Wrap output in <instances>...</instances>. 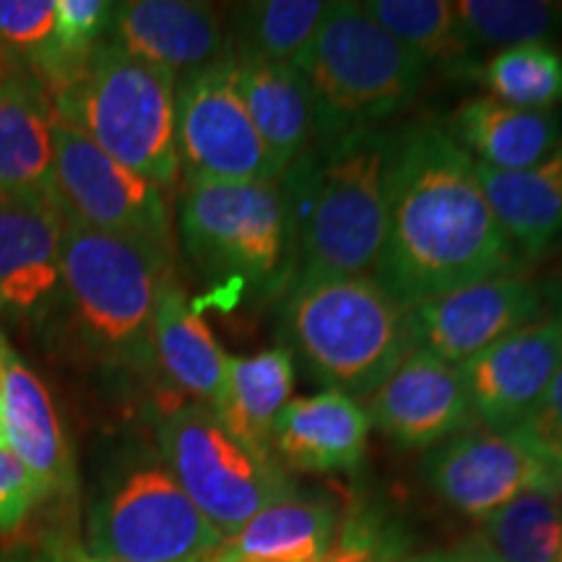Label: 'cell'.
Instances as JSON below:
<instances>
[{"label": "cell", "instance_id": "cell-1", "mask_svg": "<svg viewBox=\"0 0 562 562\" xmlns=\"http://www.w3.org/2000/svg\"><path fill=\"white\" fill-rule=\"evenodd\" d=\"M508 240L476 178L474 159L438 125L391 138L389 222L372 279L406 311L510 271Z\"/></svg>", "mask_w": 562, "mask_h": 562}, {"label": "cell", "instance_id": "cell-2", "mask_svg": "<svg viewBox=\"0 0 562 562\" xmlns=\"http://www.w3.org/2000/svg\"><path fill=\"white\" fill-rule=\"evenodd\" d=\"M391 138L378 128L344 133L307 149L281 178L290 211L294 281L372 277L389 222Z\"/></svg>", "mask_w": 562, "mask_h": 562}, {"label": "cell", "instance_id": "cell-3", "mask_svg": "<svg viewBox=\"0 0 562 562\" xmlns=\"http://www.w3.org/2000/svg\"><path fill=\"white\" fill-rule=\"evenodd\" d=\"M60 271V311L83 351L108 368L151 370L154 311L172 250L63 222Z\"/></svg>", "mask_w": 562, "mask_h": 562}, {"label": "cell", "instance_id": "cell-4", "mask_svg": "<svg viewBox=\"0 0 562 562\" xmlns=\"http://www.w3.org/2000/svg\"><path fill=\"white\" fill-rule=\"evenodd\" d=\"M175 89L172 74L104 40L81 74L47 97L55 121L81 131L159 191H170L180 180Z\"/></svg>", "mask_w": 562, "mask_h": 562}, {"label": "cell", "instance_id": "cell-5", "mask_svg": "<svg viewBox=\"0 0 562 562\" xmlns=\"http://www.w3.org/2000/svg\"><path fill=\"white\" fill-rule=\"evenodd\" d=\"M313 104L315 138L375 128L417 100L427 68L393 40L362 3H331L311 45L294 63Z\"/></svg>", "mask_w": 562, "mask_h": 562}, {"label": "cell", "instance_id": "cell-6", "mask_svg": "<svg viewBox=\"0 0 562 562\" xmlns=\"http://www.w3.org/2000/svg\"><path fill=\"white\" fill-rule=\"evenodd\" d=\"M284 331L315 375L351 398H370L414 349L409 311L372 277L292 284Z\"/></svg>", "mask_w": 562, "mask_h": 562}, {"label": "cell", "instance_id": "cell-7", "mask_svg": "<svg viewBox=\"0 0 562 562\" xmlns=\"http://www.w3.org/2000/svg\"><path fill=\"white\" fill-rule=\"evenodd\" d=\"M159 446L175 482L222 539L294 495L273 456L252 453L206 404L175 406L159 425Z\"/></svg>", "mask_w": 562, "mask_h": 562}, {"label": "cell", "instance_id": "cell-8", "mask_svg": "<svg viewBox=\"0 0 562 562\" xmlns=\"http://www.w3.org/2000/svg\"><path fill=\"white\" fill-rule=\"evenodd\" d=\"M180 235L191 261L206 273L273 284L294 261L281 180L186 182Z\"/></svg>", "mask_w": 562, "mask_h": 562}, {"label": "cell", "instance_id": "cell-9", "mask_svg": "<svg viewBox=\"0 0 562 562\" xmlns=\"http://www.w3.org/2000/svg\"><path fill=\"white\" fill-rule=\"evenodd\" d=\"M94 554L125 562H203L224 544L159 461H140L108 484L89 516Z\"/></svg>", "mask_w": 562, "mask_h": 562}, {"label": "cell", "instance_id": "cell-10", "mask_svg": "<svg viewBox=\"0 0 562 562\" xmlns=\"http://www.w3.org/2000/svg\"><path fill=\"white\" fill-rule=\"evenodd\" d=\"M175 136L186 182H279L284 172L258 136L235 83V55L182 76Z\"/></svg>", "mask_w": 562, "mask_h": 562}, {"label": "cell", "instance_id": "cell-11", "mask_svg": "<svg viewBox=\"0 0 562 562\" xmlns=\"http://www.w3.org/2000/svg\"><path fill=\"white\" fill-rule=\"evenodd\" d=\"M55 203L63 222L138 237L172 250V220L165 191L66 123H53Z\"/></svg>", "mask_w": 562, "mask_h": 562}, {"label": "cell", "instance_id": "cell-12", "mask_svg": "<svg viewBox=\"0 0 562 562\" xmlns=\"http://www.w3.org/2000/svg\"><path fill=\"white\" fill-rule=\"evenodd\" d=\"M542 313L544 294L537 281L505 271L409 307L412 339L417 349L461 368Z\"/></svg>", "mask_w": 562, "mask_h": 562}, {"label": "cell", "instance_id": "cell-13", "mask_svg": "<svg viewBox=\"0 0 562 562\" xmlns=\"http://www.w3.org/2000/svg\"><path fill=\"white\" fill-rule=\"evenodd\" d=\"M425 474L451 508L487 518L529 490L562 487L550 463L513 432L463 430L430 453Z\"/></svg>", "mask_w": 562, "mask_h": 562}, {"label": "cell", "instance_id": "cell-14", "mask_svg": "<svg viewBox=\"0 0 562 562\" xmlns=\"http://www.w3.org/2000/svg\"><path fill=\"white\" fill-rule=\"evenodd\" d=\"M562 368V321L539 318L461 364L472 414L490 430L510 432Z\"/></svg>", "mask_w": 562, "mask_h": 562}, {"label": "cell", "instance_id": "cell-15", "mask_svg": "<svg viewBox=\"0 0 562 562\" xmlns=\"http://www.w3.org/2000/svg\"><path fill=\"white\" fill-rule=\"evenodd\" d=\"M370 402V422L391 440L427 448L463 432L472 422L467 383L459 364L414 347Z\"/></svg>", "mask_w": 562, "mask_h": 562}, {"label": "cell", "instance_id": "cell-16", "mask_svg": "<svg viewBox=\"0 0 562 562\" xmlns=\"http://www.w3.org/2000/svg\"><path fill=\"white\" fill-rule=\"evenodd\" d=\"M108 40L167 74L191 76L222 60L227 30L222 13L209 3L186 0H133L115 3Z\"/></svg>", "mask_w": 562, "mask_h": 562}, {"label": "cell", "instance_id": "cell-17", "mask_svg": "<svg viewBox=\"0 0 562 562\" xmlns=\"http://www.w3.org/2000/svg\"><path fill=\"white\" fill-rule=\"evenodd\" d=\"M63 216L0 201V315L47 323L63 302Z\"/></svg>", "mask_w": 562, "mask_h": 562}, {"label": "cell", "instance_id": "cell-18", "mask_svg": "<svg viewBox=\"0 0 562 562\" xmlns=\"http://www.w3.org/2000/svg\"><path fill=\"white\" fill-rule=\"evenodd\" d=\"M53 123L45 87L30 70H5L0 81V201L58 211Z\"/></svg>", "mask_w": 562, "mask_h": 562}, {"label": "cell", "instance_id": "cell-19", "mask_svg": "<svg viewBox=\"0 0 562 562\" xmlns=\"http://www.w3.org/2000/svg\"><path fill=\"white\" fill-rule=\"evenodd\" d=\"M3 362L5 381L0 393L3 442L34 476L42 497L74 495V451L50 391L9 344L3 349Z\"/></svg>", "mask_w": 562, "mask_h": 562}, {"label": "cell", "instance_id": "cell-20", "mask_svg": "<svg viewBox=\"0 0 562 562\" xmlns=\"http://www.w3.org/2000/svg\"><path fill=\"white\" fill-rule=\"evenodd\" d=\"M370 417L341 391L292 398L279 414L271 451L300 472H349L368 451Z\"/></svg>", "mask_w": 562, "mask_h": 562}, {"label": "cell", "instance_id": "cell-21", "mask_svg": "<svg viewBox=\"0 0 562 562\" xmlns=\"http://www.w3.org/2000/svg\"><path fill=\"white\" fill-rule=\"evenodd\" d=\"M456 144L492 170H529L562 144L554 110H521L484 94L463 102L451 117Z\"/></svg>", "mask_w": 562, "mask_h": 562}, {"label": "cell", "instance_id": "cell-22", "mask_svg": "<svg viewBox=\"0 0 562 562\" xmlns=\"http://www.w3.org/2000/svg\"><path fill=\"white\" fill-rule=\"evenodd\" d=\"M227 360L206 321L170 273L161 281L154 311V362L175 389L199 404L214 406L224 385Z\"/></svg>", "mask_w": 562, "mask_h": 562}, {"label": "cell", "instance_id": "cell-23", "mask_svg": "<svg viewBox=\"0 0 562 562\" xmlns=\"http://www.w3.org/2000/svg\"><path fill=\"white\" fill-rule=\"evenodd\" d=\"M492 214L513 248L529 256L562 240V144L529 170H492L474 161Z\"/></svg>", "mask_w": 562, "mask_h": 562}, {"label": "cell", "instance_id": "cell-24", "mask_svg": "<svg viewBox=\"0 0 562 562\" xmlns=\"http://www.w3.org/2000/svg\"><path fill=\"white\" fill-rule=\"evenodd\" d=\"M292 389L294 355L290 347H273L252 357H229L222 393L211 412L252 453L273 456V425L292 402Z\"/></svg>", "mask_w": 562, "mask_h": 562}, {"label": "cell", "instance_id": "cell-25", "mask_svg": "<svg viewBox=\"0 0 562 562\" xmlns=\"http://www.w3.org/2000/svg\"><path fill=\"white\" fill-rule=\"evenodd\" d=\"M235 55V53H232ZM235 83L263 146L281 172L313 146V104L302 76L290 66L237 58Z\"/></svg>", "mask_w": 562, "mask_h": 562}, {"label": "cell", "instance_id": "cell-26", "mask_svg": "<svg viewBox=\"0 0 562 562\" xmlns=\"http://www.w3.org/2000/svg\"><path fill=\"white\" fill-rule=\"evenodd\" d=\"M334 539V510L292 495L258 513L203 562H323Z\"/></svg>", "mask_w": 562, "mask_h": 562}, {"label": "cell", "instance_id": "cell-27", "mask_svg": "<svg viewBox=\"0 0 562 562\" xmlns=\"http://www.w3.org/2000/svg\"><path fill=\"white\" fill-rule=\"evenodd\" d=\"M362 5L427 68H461L476 50L448 0H370Z\"/></svg>", "mask_w": 562, "mask_h": 562}, {"label": "cell", "instance_id": "cell-28", "mask_svg": "<svg viewBox=\"0 0 562 562\" xmlns=\"http://www.w3.org/2000/svg\"><path fill=\"white\" fill-rule=\"evenodd\" d=\"M480 542L503 562H558L562 550V487L529 490L482 518Z\"/></svg>", "mask_w": 562, "mask_h": 562}, {"label": "cell", "instance_id": "cell-29", "mask_svg": "<svg viewBox=\"0 0 562 562\" xmlns=\"http://www.w3.org/2000/svg\"><path fill=\"white\" fill-rule=\"evenodd\" d=\"M331 3L323 0H258L237 5V58L290 66L300 60Z\"/></svg>", "mask_w": 562, "mask_h": 562}, {"label": "cell", "instance_id": "cell-30", "mask_svg": "<svg viewBox=\"0 0 562 562\" xmlns=\"http://www.w3.org/2000/svg\"><path fill=\"white\" fill-rule=\"evenodd\" d=\"M490 97L521 110H552L562 102V53L547 42L497 50L484 63Z\"/></svg>", "mask_w": 562, "mask_h": 562}, {"label": "cell", "instance_id": "cell-31", "mask_svg": "<svg viewBox=\"0 0 562 562\" xmlns=\"http://www.w3.org/2000/svg\"><path fill=\"white\" fill-rule=\"evenodd\" d=\"M456 16L474 47H518L547 42L562 30V3L544 0H459Z\"/></svg>", "mask_w": 562, "mask_h": 562}, {"label": "cell", "instance_id": "cell-32", "mask_svg": "<svg viewBox=\"0 0 562 562\" xmlns=\"http://www.w3.org/2000/svg\"><path fill=\"white\" fill-rule=\"evenodd\" d=\"M55 9L58 0H0V53L16 68L30 70L42 87L58 68Z\"/></svg>", "mask_w": 562, "mask_h": 562}, {"label": "cell", "instance_id": "cell-33", "mask_svg": "<svg viewBox=\"0 0 562 562\" xmlns=\"http://www.w3.org/2000/svg\"><path fill=\"white\" fill-rule=\"evenodd\" d=\"M510 432L550 463L552 472L562 480V368Z\"/></svg>", "mask_w": 562, "mask_h": 562}, {"label": "cell", "instance_id": "cell-34", "mask_svg": "<svg viewBox=\"0 0 562 562\" xmlns=\"http://www.w3.org/2000/svg\"><path fill=\"white\" fill-rule=\"evenodd\" d=\"M45 501L34 482L9 446L0 440V533L16 531L37 503Z\"/></svg>", "mask_w": 562, "mask_h": 562}, {"label": "cell", "instance_id": "cell-35", "mask_svg": "<svg viewBox=\"0 0 562 562\" xmlns=\"http://www.w3.org/2000/svg\"><path fill=\"white\" fill-rule=\"evenodd\" d=\"M323 562H375V552L364 533L349 531L341 539H334V547Z\"/></svg>", "mask_w": 562, "mask_h": 562}, {"label": "cell", "instance_id": "cell-36", "mask_svg": "<svg viewBox=\"0 0 562 562\" xmlns=\"http://www.w3.org/2000/svg\"><path fill=\"white\" fill-rule=\"evenodd\" d=\"M40 562H125L115 558H104V554H94L91 550H83L79 544L58 542L50 550L42 554Z\"/></svg>", "mask_w": 562, "mask_h": 562}, {"label": "cell", "instance_id": "cell-37", "mask_svg": "<svg viewBox=\"0 0 562 562\" xmlns=\"http://www.w3.org/2000/svg\"><path fill=\"white\" fill-rule=\"evenodd\" d=\"M446 562H503V560L497 558L490 547H484L480 539H472V542L459 547L453 554H448Z\"/></svg>", "mask_w": 562, "mask_h": 562}, {"label": "cell", "instance_id": "cell-38", "mask_svg": "<svg viewBox=\"0 0 562 562\" xmlns=\"http://www.w3.org/2000/svg\"><path fill=\"white\" fill-rule=\"evenodd\" d=\"M3 349H5V344L0 341V393H3V381H5V362H3Z\"/></svg>", "mask_w": 562, "mask_h": 562}, {"label": "cell", "instance_id": "cell-39", "mask_svg": "<svg viewBox=\"0 0 562 562\" xmlns=\"http://www.w3.org/2000/svg\"><path fill=\"white\" fill-rule=\"evenodd\" d=\"M3 60H5L3 53H0V81H3V76H5V63Z\"/></svg>", "mask_w": 562, "mask_h": 562}, {"label": "cell", "instance_id": "cell-40", "mask_svg": "<svg viewBox=\"0 0 562 562\" xmlns=\"http://www.w3.org/2000/svg\"><path fill=\"white\" fill-rule=\"evenodd\" d=\"M404 562H446V558L442 560H404Z\"/></svg>", "mask_w": 562, "mask_h": 562}, {"label": "cell", "instance_id": "cell-41", "mask_svg": "<svg viewBox=\"0 0 562 562\" xmlns=\"http://www.w3.org/2000/svg\"><path fill=\"white\" fill-rule=\"evenodd\" d=\"M5 562H30L26 558H13V560H5Z\"/></svg>", "mask_w": 562, "mask_h": 562}, {"label": "cell", "instance_id": "cell-42", "mask_svg": "<svg viewBox=\"0 0 562 562\" xmlns=\"http://www.w3.org/2000/svg\"><path fill=\"white\" fill-rule=\"evenodd\" d=\"M558 318L562 321V300H560V311H558Z\"/></svg>", "mask_w": 562, "mask_h": 562}, {"label": "cell", "instance_id": "cell-43", "mask_svg": "<svg viewBox=\"0 0 562 562\" xmlns=\"http://www.w3.org/2000/svg\"><path fill=\"white\" fill-rule=\"evenodd\" d=\"M558 562H562V550H560V558H558Z\"/></svg>", "mask_w": 562, "mask_h": 562}, {"label": "cell", "instance_id": "cell-44", "mask_svg": "<svg viewBox=\"0 0 562 562\" xmlns=\"http://www.w3.org/2000/svg\"><path fill=\"white\" fill-rule=\"evenodd\" d=\"M0 440H3V435H0Z\"/></svg>", "mask_w": 562, "mask_h": 562}]
</instances>
